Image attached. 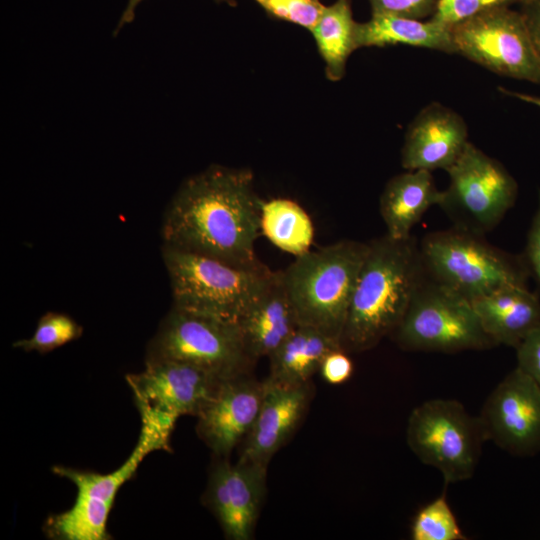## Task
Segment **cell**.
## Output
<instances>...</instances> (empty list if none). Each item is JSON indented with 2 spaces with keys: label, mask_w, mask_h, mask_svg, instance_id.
<instances>
[{
  "label": "cell",
  "mask_w": 540,
  "mask_h": 540,
  "mask_svg": "<svg viewBox=\"0 0 540 540\" xmlns=\"http://www.w3.org/2000/svg\"><path fill=\"white\" fill-rule=\"evenodd\" d=\"M261 205L250 170L210 166L184 181L168 204L163 245L233 265H260Z\"/></svg>",
  "instance_id": "1"
},
{
  "label": "cell",
  "mask_w": 540,
  "mask_h": 540,
  "mask_svg": "<svg viewBox=\"0 0 540 540\" xmlns=\"http://www.w3.org/2000/svg\"><path fill=\"white\" fill-rule=\"evenodd\" d=\"M425 278L419 241L384 234L368 241L351 297L340 346L348 353L367 351L391 336Z\"/></svg>",
  "instance_id": "2"
},
{
  "label": "cell",
  "mask_w": 540,
  "mask_h": 540,
  "mask_svg": "<svg viewBox=\"0 0 540 540\" xmlns=\"http://www.w3.org/2000/svg\"><path fill=\"white\" fill-rule=\"evenodd\" d=\"M367 250L368 242L340 240L309 250L280 270L299 325L317 329L340 343Z\"/></svg>",
  "instance_id": "3"
},
{
  "label": "cell",
  "mask_w": 540,
  "mask_h": 540,
  "mask_svg": "<svg viewBox=\"0 0 540 540\" xmlns=\"http://www.w3.org/2000/svg\"><path fill=\"white\" fill-rule=\"evenodd\" d=\"M419 250L426 277L470 302L502 287L527 286L531 277L523 255L453 226L427 233Z\"/></svg>",
  "instance_id": "4"
},
{
  "label": "cell",
  "mask_w": 540,
  "mask_h": 540,
  "mask_svg": "<svg viewBox=\"0 0 540 540\" xmlns=\"http://www.w3.org/2000/svg\"><path fill=\"white\" fill-rule=\"evenodd\" d=\"M173 305L237 324L271 283L275 271L263 263L238 266L162 245Z\"/></svg>",
  "instance_id": "5"
},
{
  "label": "cell",
  "mask_w": 540,
  "mask_h": 540,
  "mask_svg": "<svg viewBox=\"0 0 540 540\" xmlns=\"http://www.w3.org/2000/svg\"><path fill=\"white\" fill-rule=\"evenodd\" d=\"M178 361L221 379L249 373L248 354L237 324L172 306L149 341L145 361Z\"/></svg>",
  "instance_id": "6"
},
{
  "label": "cell",
  "mask_w": 540,
  "mask_h": 540,
  "mask_svg": "<svg viewBox=\"0 0 540 540\" xmlns=\"http://www.w3.org/2000/svg\"><path fill=\"white\" fill-rule=\"evenodd\" d=\"M391 336L401 349L414 352L458 353L498 346L470 301L426 275Z\"/></svg>",
  "instance_id": "7"
},
{
  "label": "cell",
  "mask_w": 540,
  "mask_h": 540,
  "mask_svg": "<svg viewBox=\"0 0 540 540\" xmlns=\"http://www.w3.org/2000/svg\"><path fill=\"white\" fill-rule=\"evenodd\" d=\"M406 441L415 456L437 469L446 484L470 479L486 441L479 417L453 399H432L414 408Z\"/></svg>",
  "instance_id": "8"
},
{
  "label": "cell",
  "mask_w": 540,
  "mask_h": 540,
  "mask_svg": "<svg viewBox=\"0 0 540 540\" xmlns=\"http://www.w3.org/2000/svg\"><path fill=\"white\" fill-rule=\"evenodd\" d=\"M447 172L450 182L438 206L455 228L486 235L515 204L514 177L471 142Z\"/></svg>",
  "instance_id": "9"
},
{
  "label": "cell",
  "mask_w": 540,
  "mask_h": 540,
  "mask_svg": "<svg viewBox=\"0 0 540 540\" xmlns=\"http://www.w3.org/2000/svg\"><path fill=\"white\" fill-rule=\"evenodd\" d=\"M452 35L457 54L497 75L540 85V60L525 20L508 4L452 26Z\"/></svg>",
  "instance_id": "10"
},
{
  "label": "cell",
  "mask_w": 540,
  "mask_h": 540,
  "mask_svg": "<svg viewBox=\"0 0 540 540\" xmlns=\"http://www.w3.org/2000/svg\"><path fill=\"white\" fill-rule=\"evenodd\" d=\"M141 420L171 437L179 417H197L225 379L178 361H145L141 372L125 377Z\"/></svg>",
  "instance_id": "11"
},
{
  "label": "cell",
  "mask_w": 540,
  "mask_h": 540,
  "mask_svg": "<svg viewBox=\"0 0 540 540\" xmlns=\"http://www.w3.org/2000/svg\"><path fill=\"white\" fill-rule=\"evenodd\" d=\"M478 417L486 441L509 454L540 452V385L519 368L494 388Z\"/></svg>",
  "instance_id": "12"
},
{
  "label": "cell",
  "mask_w": 540,
  "mask_h": 540,
  "mask_svg": "<svg viewBox=\"0 0 540 540\" xmlns=\"http://www.w3.org/2000/svg\"><path fill=\"white\" fill-rule=\"evenodd\" d=\"M218 458L209 471L204 505L227 539H252L266 493L268 465Z\"/></svg>",
  "instance_id": "13"
},
{
  "label": "cell",
  "mask_w": 540,
  "mask_h": 540,
  "mask_svg": "<svg viewBox=\"0 0 540 540\" xmlns=\"http://www.w3.org/2000/svg\"><path fill=\"white\" fill-rule=\"evenodd\" d=\"M264 394V380L249 373L222 381L196 417L199 438L217 457H227L251 430Z\"/></svg>",
  "instance_id": "14"
},
{
  "label": "cell",
  "mask_w": 540,
  "mask_h": 540,
  "mask_svg": "<svg viewBox=\"0 0 540 540\" xmlns=\"http://www.w3.org/2000/svg\"><path fill=\"white\" fill-rule=\"evenodd\" d=\"M311 392L310 382L290 385L266 378L259 412L243 440L238 460L269 465L299 426Z\"/></svg>",
  "instance_id": "15"
},
{
  "label": "cell",
  "mask_w": 540,
  "mask_h": 540,
  "mask_svg": "<svg viewBox=\"0 0 540 540\" xmlns=\"http://www.w3.org/2000/svg\"><path fill=\"white\" fill-rule=\"evenodd\" d=\"M464 119L438 102L422 108L410 123L401 151L406 170L447 171L468 144Z\"/></svg>",
  "instance_id": "16"
},
{
  "label": "cell",
  "mask_w": 540,
  "mask_h": 540,
  "mask_svg": "<svg viewBox=\"0 0 540 540\" xmlns=\"http://www.w3.org/2000/svg\"><path fill=\"white\" fill-rule=\"evenodd\" d=\"M248 354L256 361L269 357L299 326L280 270L261 296L237 322Z\"/></svg>",
  "instance_id": "17"
},
{
  "label": "cell",
  "mask_w": 540,
  "mask_h": 540,
  "mask_svg": "<svg viewBox=\"0 0 540 540\" xmlns=\"http://www.w3.org/2000/svg\"><path fill=\"white\" fill-rule=\"evenodd\" d=\"M471 303L497 345L516 348L540 324V297L527 286L502 287Z\"/></svg>",
  "instance_id": "18"
},
{
  "label": "cell",
  "mask_w": 540,
  "mask_h": 540,
  "mask_svg": "<svg viewBox=\"0 0 540 540\" xmlns=\"http://www.w3.org/2000/svg\"><path fill=\"white\" fill-rule=\"evenodd\" d=\"M442 191L427 170H407L391 178L379 200V210L386 234L395 239L412 235L413 227L432 206H438Z\"/></svg>",
  "instance_id": "19"
},
{
  "label": "cell",
  "mask_w": 540,
  "mask_h": 540,
  "mask_svg": "<svg viewBox=\"0 0 540 540\" xmlns=\"http://www.w3.org/2000/svg\"><path fill=\"white\" fill-rule=\"evenodd\" d=\"M355 38L357 49L403 44L457 54L452 27L432 18L422 21L393 14L372 13L370 20L357 23Z\"/></svg>",
  "instance_id": "20"
},
{
  "label": "cell",
  "mask_w": 540,
  "mask_h": 540,
  "mask_svg": "<svg viewBox=\"0 0 540 540\" xmlns=\"http://www.w3.org/2000/svg\"><path fill=\"white\" fill-rule=\"evenodd\" d=\"M142 426L137 445L126 461L115 471L100 474L61 465L52 472L71 481L77 488V496L113 506L119 489L136 473L140 463L155 450H170V439L156 426L141 420Z\"/></svg>",
  "instance_id": "21"
},
{
  "label": "cell",
  "mask_w": 540,
  "mask_h": 540,
  "mask_svg": "<svg viewBox=\"0 0 540 540\" xmlns=\"http://www.w3.org/2000/svg\"><path fill=\"white\" fill-rule=\"evenodd\" d=\"M338 348L341 346L337 340L312 327L299 325L268 357L267 379L290 385L309 383L324 357Z\"/></svg>",
  "instance_id": "22"
},
{
  "label": "cell",
  "mask_w": 540,
  "mask_h": 540,
  "mask_svg": "<svg viewBox=\"0 0 540 540\" xmlns=\"http://www.w3.org/2000/svg\"><path fill=\"white\" fill-rule=\"evenodd\" d=\"M356 25L350 1L336 0L332 5L325 6L311 29L325 62L326 76L332 81H338L344 76L346 62L357 49Z\"/></svg>",
  "instance_id": "23"
},
{
  "label": "cell",
  "mask_w": 540,
  "mask_h": 540,
  "mask_svg": "<svg viewBox=\"0 0 540 540\" xmlns=\"http://www.w3.org/2000/svg\"><path fill=\"white\" fill-rule=\"evenodd\" d=\"M261 233L274 246L295 257L309 251L314 239L310 216L287 198L262 201Z\"/></svg>",
  "instance_id": "24"
},
{
  "label": "cell",
  "mask_w": 540,
  "mask_h": 540,
  "mask_svg": "<svg viewBox=\"0 0 540 540\" xmlns=\"http://www.w3.org/2000/svg\"><path fill=\"white\" fill-rule=\"evenodd\" d=\"M111 508L76 496L68 510L46 518L43 532L52 540H108L111 538L107 530Z\"/></svg>",
  "instance_id": "25"
},
{
  "label": "cell",
  "mask_w": 540,
  "mask_h": 540,
  "mask_svg": "<svg viewBox=\"0 0 540 540\" xmlns=\"http://www.w3.org/2000/svg\"><path fill=\"white\" fill-rule=\"evenodd\" d=\"M83 328L67 314L49 311L43 314L31 337L12 346L25 352L49 353L81 337Z\"/></svg>",
  "instance_id": "26"
},
{
  "label": "cell",
  "mask_w": 540,
  "mask_h": 540,
  "mask_svg": "<svg viewBox=\"0 0 540 540\" xmlns=\"http://www.w3.org/2000/svg\"><path fill=\"white\" fill-rule=\"evenodd\" d=\"M413 540H465L445 494L424 505L414 516L411 525Z\"/></svg>",
  "instance_id": "27"
},
{
  "label": "cell",
  "mask_w": 540,
  "mask_h": 540,
  "mask_svg": "<svg viewBox=\"0 0 540 540\" xmlns=\"http://www.w3.org/2000/svg\"><path fill=\"white\" fill-rule=\"evenodd\" d=\"M275 18L311 30L325 6L319 0H254Z\"/></svg>",
  "instance_id": "28"
},
{
  "label": "cell",
  "mask_w": 540,
  "mask_h": 540,
  "mask_svg": "<svg viewBox=\"0 0 540 540\" xmlns=\"http://www.w3.org/2000/svg\"><path fill=\"white\" fill-rule=\"evenodd\" d=\"M499 4L498 0H438L431 18L452 27L490 6Z\"/></svg>",
  "instance_id": "29"
},
{
  "label": "cell",
  "mask_w": 540,
  "mask_h": 540,
  "mask_svg": "<svg viewBox=\"0 0 540 540\" xmlns=\"http://www.w3.org/2000/svg\"><path fill=\"white\" fill-rule=\"evenodd\" d=\"M372 13L393 14L415 19L433 15L438 0H369Z\"/></svg>",
  "instance_id": "30"
},
{
  "label": "cell",
  "mask_w": 540,
  "mask_h": 540,
  "mask_svg": "<svg viewBox=\"0 0 540 540\" xmlns=\"http://www.w3.org/2000/svg\"><path fill=\"white\" fill-rule=\"evenodd\" d=\"M515 349L517 368L540 385V324Z\"/></svg>",
  "instance_id": "31"
},
{
  "label": "cell",
  "mask_w": 540,
  "mask_h": 540,
  "mask_svg": "<svg viewBox=\"0 0 540 540\" xmlns=\"http://www.w3.org/2000/svg\"><path fill=\"white\" fill-rule=\"evenodd\" d=\"M349 353L338 348L329 352L321 362L319 372L329 384L345 383L353 374L354 366Z\"/></svg>",
  "instance_id": "32"
},
{
  "label": "cell",
  "mask_w": 540,
  "mask_h": 540,
  "mask_svg": "<svg viewBox=\"0 0 540 540\" xmlns=\"http://www.w3.org/2000/svg\"><path fill=\"white\" fill-rule=\"evenodd\" d=\"M523 256L531 276L535 278L540 288V191L538 206L527 234Z\"/></svg>",
  "instance_id": "33"
},
{
  "label": "cell",
  "mask_w": 540,
  "mask_h": 540,
  "mask_svg": "<svg viewBox=\"0 0 540 540\" xmlns=\"http://www.w3.org/2000/svg\"><path fill=\"white\" fill-rule=\"evenodd\" d=\"M532 43L540 60V0H518Z\"/></svg>",
  "instance_id": "34"
},
{
  "label": "cell",
  "mask_w": 540,
  "mask_h": 540,
  "mask_svg": "<svg viewBox=\"0 0 540 540\" xmlns=\"http://www.w3.org/2000/svg\"><path fill=\"white\" fill-rule=\"evenodd\" d=\"M144 0H128L127 2V6L126 8L124 9L120 19H119V22L116 26V29H115V32L114 34H117L118 31L124 27L126 24H129L131 23L134 18H135V11H136V8L138 7V5ZM216 2H227L230 4V0H215Z\"/></svg>",
  "instance_id": "35"
},
{
  "label": "cell",
  "mask_w": 540,
  "mask_h": 540,
  "mask_svg": "<svg viewBox=\"0 0 540 540\" xmlns=\"http://www.w3.org/2000/svg\"><path fill=\"white\" fill-rule=\"evenodd\" d=\"M500 90L504 94H507L509 96L517 98V99H519V100H521L523 102L530 103L532 105L538 106L540 108V96H535V95H530V94H526V93L510 91V90H507V89H504V88H500Z\"/></svg>",
  "instance_id": "36"
},
{
  "label": "cell",
  "mask_w": 540,
  "mask_h": 540,
  "mask_svg": "<svg viewBox=\"0 0 540 540\" xmlns=\"http://www.w3.org/2000/svg\"><path fill=\"white\" fill-rule=\"evenodd\" d=\"M512 1H518V0H498V2L500 4H508V3L512 2Z\"/></svg>",
  "instance_id": "37"
}]
</instances>
